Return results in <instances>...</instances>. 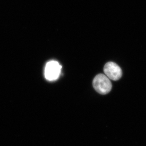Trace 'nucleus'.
<instances>
[{
	"label": "nucleus",
	"instance_id": "2",
	"mask_svg": "<svg viewBox=\"0 0 146 146\" xmlns=\"http://www.w3.org/2000/svg\"><path fill=\"white\" fill-rule=\"evenodd\" d=\"M62 66L56 61H51L47 63L44 69V76L49 81L56 80L61 74Z\"/></svg>",
	"mask_w": 146,
	"mask_h": 146
},
{
	"label": "nucleus",
	"instance_id": "3",
	"mask_svg": "<svg viewBox=\"0 0 146 146\" xmlns=\"http://www.w3.org/2000/svg\"><path fill=\"white\" fill-rule=\"evenodd\" d=\"M105 75L111 80L117 81L121 78L122 71L120 66L114 62H108L104 68Z\"/></svg>",
	"mask_w": 146,
	"mask_h": 146
},
{
	"label": "nucleus",
	"instance_id": "1",
	"mask_svg": "<svg viewBox=\"0 0 146 146\" xmlns=\"http://www.w3.org/2000/svg\"><path fill=\"white\" fill-rule=\"evenodd\" d=\"M93 86L97 92L106 94L112 89V83L105 74H100L96 76L93 81Z\"/></svg>",
	"mask_w": 146,
	"mask_h": 146
}]
</instances>
